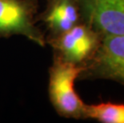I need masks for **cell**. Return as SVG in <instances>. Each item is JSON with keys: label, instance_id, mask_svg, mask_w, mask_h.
Wrapping results in <instances>:
<instances>
[{"label": "cell", "instance_id": "obj_1", "mask_svg": "<svg viewBox=\"0 0 124 123\" xmlns=\"http://www.w3.org/2000/svg\"><path fill=\"white\" fill-rule=\"evenodd\" d=\"M83 66L54 58L50 68L48 92L57 114L66 118L85 119L86 104L75 89Z\"/></svg>", "mask_w": 124, "mask_h": 123}, {"label": "cell", "instance_id": "obj_2", "mask_svg": "<svg viewBox=\"0 0 124 123\" xmlns=\"http://www.w3.org/2000/svg\"><path fill=\"white\" fill-rule=\"evenodd\" d=\"M96 30L82 22L61 35L46 38L54 58L84 66L94 55L102 40Z\"/></svg>", "mask_w": 124, "mask_h": 123}, {"label": "cell", "instance_id": "obj_3", "mask_svg": "<svg viewBox=\"0 0 124 123\" xmlns=\"http://www.w3.org/2000/svg\"><path fill=\"white\" fill-rule=\"evenodd\" d=\"M38 0H0V38L22 35L44 46L46 39L35 25Z\"/></svg>", "mask_w": 124, "mask_h": 123}, {"label": "cell", "instance_id": "obj_4", "mask_svg": "<svg viewBox=\"0 0 124 123\" xmlns=\"http://www.w3.org/2000/svg\"><path fill=\"white\" fill-rule=\"evenodd\" d=\"M79 80H110L124 86V35L103 36Z\"/></svg>", "mask_w": 124, "mask_h": 123}, {"label": "cell", "instance_id": "obj_5", "mask_svg": "<svg viewBox=\"0 0 124 123\" xmlns=\"http://www.w3.org/2000/svg\"><path fill=\"white\" fill-rule=\"evenodd\" d=\"M82 20L102 37L124 35V0H78Z\"/></svg>", "mask_w": 124, "mask_h": 123}, {"label": "cell", "instance_id": "obj_6", "mask_svg": "<svg viewBox=\"0 0 124 123\" xmlns=\"http://www.w3.org/2000/svg\"><path fill=\"white\" fill-rule=\"evenodd\" d=\"M39 19L49 31L47 38L61 35L83 22L78 0H47Z\"/></svg>", "mask_w": 124, "mask_h": 123}, {"label": "cell", "instance_id": "obj_7", "mask_svg": "<svg viewBox=\"0 0 124 123\" xmlns=\"http://www.w3.org/2000/svg\"><path fill=\"white\" fill-rule=\"evenodd\" d=\"M85 119L102 123H124V104L100 102L86 105Z\"/></svg>", "mask_w": 124, "mask_h": 123}]
</instances>
